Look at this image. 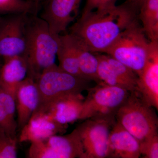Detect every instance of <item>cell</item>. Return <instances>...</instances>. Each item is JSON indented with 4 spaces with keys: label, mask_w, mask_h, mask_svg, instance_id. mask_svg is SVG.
I'll list each match as a JSON object with an SVG mask.
<instances>
[{
    "label": "cell",
    "mask_w": 158,
    "mask_h": 158,
    "mask_svg": "<svg viewBox=\"0 0 158 158\" xmlns=\"http://www.w3.org/2000/svg\"><path fill=\"white\" fill-rule=\"evenodd\" d=\"M15 101L18 130L21 131L27 123L39 104V94L36 81L26 77L16 88Z\"/></svg>",
    "instance_id": "cell-14"
},
{
    "label": "cell",
    "mask_w": 158,
    "mask_h": 158,
    "mask_svg": "<svg viewBox=\"0 0 158 158\" xmlns=\"http://www.w3.org/2000/svg\"><path fill=\"white\" fill-rule=\"evenodd\" d=\"M115 117L140 143L158 135V119L154 107L144 101L138 92H130Z\"/></svg>",
    "instance_id": "cell-3"
},
{
    "label": "cell",
    "mask_w": 158,
    "mask_h": 158,
    "mask_svg": "<svg viewBox=\"0 0 158 158\" xmlns=\"http://www.w3.org/2000/svg\"><path fill=\"white\" fill-rule=\"evenodd\" d=\"M15 110L14 98L0 89V131L12 138H17V122L15 118Z\"/></svg>",
    "instance_id": "cell-18"
},
{
    "label": "cell",
    "mask_w": 158,
    "mask_h": 158,
    "mask_svg": "<svg viewBox=\"0 0 158 158\" xmlns=\"http://www.w3.org/2000/svg\"><path fill=\"white\" fill-rule=\"evenodd\" d=\"M68 127L60 124L48 114L36 109L27 123L21 130L18 141L31 143L42 141L52 136L64 134Z\"/></svg>",
    "instance_id": "cell-12"
},
{
    "label": "cell",
    "mask_w": 158,
    "mask_h": 158,
    "mask_svg": "<svg viewBox=\"0 0 158 158\" xmlns=\"http://www.w3.org/2000/svg\"><path fill=\"white\" fill-rule=\"evenodd\" d=\"M57 56L59 66L62 70L74 76L85 79L79 68L74 41L69 33L59 35Z\"/></svg>",
    "instance_id": "cell-17"
},
{
    "label": "cell",
    "mask_w": 158,
    "mask_h": 158,
    "mask_svg": "<svg viewBox=\"0 0 158 158\" xmlns=\"http://www.w3.org/2000/svg\"><path fill=\"white\" fill-rule=\"evenodd\" d=\"M138 92L144 101L158 110V41L150 42L146 62L138 75Z\"/></svg>",
    "instance_id": "cell-11"
},
{
    "label": "cell",
    "mask_w": 158,
    "mask_h": 158,
    "mask_svg": "<svg viewBox=\"0 0 158 158\" xmlns=\"http://www.w3.org/2000/svg\"><path fill=\"white\" fill-rule=\"evenodd\" d=\"M32 8V14L38 15L42 0H27Z\"/></svg>",
    "instance_id": "cell-24"
},
{
    "label": "cell",
    "mask_w": 158,
    "mask_h": 158,
    "mask_svg": "<svg viewBox=\"0 0 158 158\" xmlns=\"http://www.w3.org/2000/svg\"><path fill=\"white\" fill-rule=\"evenodd\" d=\"M129 1L140 9L144 0H129Z\"/></svg>",
    "instance_id": "cell-25"
},
{
    "label": "cell",
    "mask_w": 158,
    "mask_h": 158,
    "mask_svg": "<svg viewBox=\"0 0 158 158\" xmlns=\"http://www.w3.org/2000/svg\"><path fill=\"white\" fill-rule=\"evenodd\" d=\"M138 18L149 41H158V0H144Z\"/></svg>",
    "instance_id": "cell-19"
},
{
    "label": "cell",
    "mask_w": 158,
    "mask_h": 158,
    "mask_svg": "<svg viewBox=\"0 0 158 158\" xmlns=\"http://www.w3.org/2000/svg\"><path fill=\"white\" fill-rule=\"evenodd\" d=\"M90 82L66 72L55 63L44 69L36 81L38 105L66 95L81 94L90 88Z\"/></svg>",
    "instance_id": "cell-5"
},
{
    "label": "cell",
    "mask_w": 158,
    "mask_h": 158,
    "mask_svg": "<svg viewBox=\"0 0 158 158\" xmlns=\"http://www.w3.org/2000/svg\"><path fill=\"white\" fill-rule=\"evenodd\" d=\"M76 129L84 151L83 158H110L109 135L116 118H91Z\"/></svg>",
    "instance_id": "cell-7"
},
{
    "label": "cell",
    "mask_w": 158,
    "mask_h": 158,
    "mask_svg": "<svg viewBox=\"0 0 158 158\" xmlns=\"http://www.w3.org/2000/svg\"><path fill=\"white\" fill-rule=\"evenodd\" d=\"M81 0H42L38 15L58 36L66 32L78 15Z\"/></svg>",
    "instance_id": "cell-9"
},
{
    "label": "cell",
    "mask_w": 158,
    "mask_h": 158,
    "mask_svg": "<svg viewBox=\"0 0 158 158\" xmlns=\"http://www.w3.org/2000/svg\"><path fill=\"white\" fill-rule=\"evenodd\" d=\"M27 14L0 15V57L23 55L26 45L24 23Z\"/></svg>",
    "instance_id": "cell-10"
},
{
    "label": "cell",
    "mask_w": 158,
    "mask_h": 158,
    "mask_svg": "<svg viewBox=\"0 0 158 158\" xmlns=\"http://www.w3.org/2000/svg\"><path fill=\"white\" fill-rule=\"evenodd\" d=\"M18 138H12L0 131V158L17 157Z\"/></svg>",
    "instance_id": "cell-21"
},
{
    "label": "cell",
    "mask_w": 158,
    "mask_h": 158,
    "mask_svg": "<svg viewBox=\"0 0 158 158\" xmlns=\"http://www.w3.org/2000/svg\"><path fill=\"white\" fill-rule=\"evenodd\" d=\"M84 99L81 94H70L38 105L36 109L48 114L60 124L68 126L79 120Z\"/></svg>",
    "instance_id": "cell-13"
},
{
    "label": "cell",
    "mask_w": 158,
    "mask_h": 158,
    "mask_svg": "<svg viewBox=\"0 0 158 158\" xmlns=\"http://www.w3.org/2000/svg\"><path fill=\"white\" fill-rule=\"evenodd\" d=\"M140 9L129 0L81 15L69 28L80 45L93 53H105L120 34L138 18Z\"/></svg>",
    "instance_id": "cell-1"
},
{
    "label": "cell",
    "mask_w": 158,
    "mask_h": 158,
    "mask_svg": "<svg viewBox=\"0 0 158 158\" xmlns=\"http://www.w3.org/2000/svg\"><path fill=\"white\" fill-rule=\"evenodd\" d=\"M118 0H86L82 15H85L95 9L109 8L116 5Z\"/></svg>",
    "instance_id": "cell-23"
},
{
    "label": "cell",
    "mask_w": 158,
    "mask_h": 158,
    "mask_svg": "<svg viewBox=\"0 0 158 158\" xmlns=\"http://www.w3.org/2000/svg\"><path fill=\"white\" fill-rule=\"evenodd\" d=\"M110 158H138L141 156L140 143L117 122L109 135Z\"/></svg>",
    "instance_id": "cell-15"
},
{
    "label": "cell",
    "mask_w": 158,
    "mask_h": 158,
    "mask_svg": "<svg viewBox=\"0 0 158 158\" xmlns=\"http://www.w3.org/2000/svg\"><path fill=\"white\" fill-rule=\"evenodd\" d=\"M140 152L145 158H158V135L140 143Z\"/></svg>",
    "instance_id": "cell-22"
},
{
    "label": "cell",
    "mask_w": 158,
    "mask_h": 158,
    "mask_svg": "<svg viewBox=\"0 0 158 158\" xmlns=\"http://www.w3.org/2000/svg\"><path fill=\"white\" fill-rule=\"evenodd\" d=\"M79 120L91 118H116V112L130 92L124 88L103 84L88 89Z\"/></svg>",
    "instance_id": "cell-6"
},
{
    "label": "cell",
    "mask_w": 158,
    "mask_h": 158,
    "mask_svg": "<svg viewBox=\"0 0 158 158\" xmlns=\"http://www.w3.org/2000/svg\"><path fill=\"white\" fill-rule=\"evenodd\" d=\"M84 151L76 129L65 135H55L31 142L30 158H83Z\"/></svg>",
    "instance_id": "cell-8"
},
{
    "label": "cell",
    "mask_w": 158,
    "mask_h": 158,
    "mask_svg": "<svg viewBox=\"0 0 158 158\" xmlns=\"http://www.w3.org/2000/svg\"><path fill=\"white\" fill-rule=\"evenodd\" d=\"M27 77L36 81L46 69L55 63L58 37L51 33L48 25L38 15L27 13L24 23Z\"/></svg>",
    "instance_id": "cell-2"
},
{
    "label": "cell",
    "mask_w": 158,
    "mask_h": 158,
    "mask_svg": "<svg viewBox=\"0 0 158 158\" xmlns=\"http://www.w3.org/2000/svg\"><path fill=\"white\" fill-rule=\"evenodd\" d=\"M72 37L74 41L79 68L83 77L90 81H94L97 85L104 84L99 78L98 73V62L96 55L80 45Z\"/></svg>",
    "instance_id": "cell-20"
},
{
    "label": "cell",
    "mask_w": 158,
    "mask_h": 158,
    "mask_svg": "<svg viewBox=\"0 0 158 158\" xmlns=\"http://www.w3.org/2000/svg\"><path fill=\"white\" fill-rule=\"evenodd\" d=\"M0 68V89L9 93L15 99L18 86L27 75V65L23 56L3 58Z\"/></svg>",
    "instance_id": "cell-16"
},
{
    "label": "cell",
    "mask_w": 158,
    "mask_h": 158,
    "mask_svg": "<svg viewBox=\"0 0 158 158\" xmlns=\"http://www.w3.org/2000/svg\"><path fill=\"white\" fill-rule=\"evenodd\" d=\"M150 42L138 18L122 32L104 53L126 65L138 76L146 62Z\"/></svg>",
    "instance_id": "cell-4"
}]
</instances>
